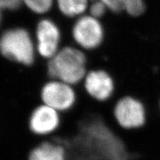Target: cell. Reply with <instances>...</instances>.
<instances>
[{
    "label": "cell",
    "instance_id": "1",
    "mask_svg": "<svg viewBox=\"0 0 160 160\" xmlns=\"http://www.w3.org/2000/svg\"><path fill=\"white\" fill-rule=\"evenodd\" d=\"M73 87L75 104L60 113L54 133L40 138L63 146L66 160H128L122 139L107 123L99 101L87 93L82 82Z\"/></svg>",
    "mask_w": 160,
    "mask_h": 160
},
{
    "label": "cell",
    "instance_id": "2",
    "mask_svg": "<svg viewBox=\"0 0 160 160\" xmlns=\"http://www.w3.org/2000/svg\"><path fill=\"white\" fill-rule=\"evenodd\" d=\"M50 80L57 79L75 86L82 82L88 73V61L79 50L65 48L47 62Z\"/></svg>",
    "mask_w": 160,
    "mask_h": 160
},
{
    "label": "cell",
    "instance_id": "3",
    "mask_svg": "<svg viewBox=\"0 0 160 160\" xmlns=\"http://www.w3.org/2000/svg\"><path fill=\"white\" fill-rule=\"evenodd\" d=\"M1 52L13 62L30 67L34 63V51L28 32L16 29L4 33L1 39Z\"/></svg>",
    "mask_w": 160,
    "mask_h": 160
},
{
    "label": "cell",
    "instance_id": "4",
    "mask_svg": "<svg viewBox=\"0 0 160 160\" xmlns=\"http://www.w3.org/2000/svg\"><path fill=\"white\" fill-rule=\"evenodd\" d=\"M42 103L59 113L68 111L77 99L74 87L57 79H51L43 85L41 91Z\"/></svg>",
    "mask_w": 160,
    "mask_h": 160
},
{
    "label": "cell",
    "instance_id": "5",
    "mask_svg": "<svg viewBox=\"0 0 160 160\" xmlns=\"http://www.w3.org/2000/svg\"><path fill=\"white\" fill-rule=\"evenodd\" d=\"M116 121L124 129L142 127L146 122V109L139 99L126 96L118 100L113 108Z\"/></svg>",
    "mask_w": 160,
    "mask_h": 160
},
{
    "label": "cell",
    "instance_id": "6",
    "mask_svg": "<svg viewBox=\"0 0 160 160\" xmlns=\"http://www.w3.org/2000/svg\"><path fill=\"white\" fill-rule=\"evenodd\" d=\"M60 120L59 111L42 103L32 111L29 119V128L33 134L45 137L57 131Z\"/></svg>",
    "mask_w": 160,
    "mask_h": 160
},
{
    "label": "cell",
    "instance_id": "7",
    "mask_svg": "<svg viewBox=\"0 0 160 160\" xmlns=\"http://www.w3.org/2000/svg\"><path fill=\"white\" fill-rule=\"evenodd\" d=\"M82 82L87 93L97 101H107L114 92L115 85L113 77L105 70L88 71Z\"/></svg>",
    "mask_w": 160,
    "mask_h": 160
},
{
    "label": "cell",
    "instance_id": "8",
    "mask_svg": "<svg viewBox=\"0 0 160 160\" xmlns=\"http://www.w3.org/2000/svg\"><path fill=\"white\" fill-rule=\"evenodd\" d=\"M73 37L76 41L85 48H94L101 42L102 30L96 18L84 17L76 24Z\"/></svg>",
    "mask_w": 160,
    "mask_h": 160
},
{
    "label": "cell",
    "instance_id": "9",
    "mask_svg": "<svg viewBox=\"0 0 160 160\" xmlns=\"http://www.w3.org/2000/svg\"><path fill=\"white\" fill-rule=\"evenodd\" d=\"M38 51L42 57L50 59L57 54L59 33L57 28L49 20L40 22L37 28Z\"/></svg>",
    "mask_w": 160,
    "mask_h": 160
},
{
    "label": "cell",
    "instance_id": "10",
    "mask_svg": "<svg viewBox=\"0 0 160 160\" xmlns=\"http://www.w3.org/2000/svg\"><path fill=\"white\" fill-rule=\"evenodd\" d=\"M36 147L30 152L28 160H66L65 148L36 135Z\"/></svg>",
    "mask_w": 160,
    "mask_h": 160
},
{
    "label": "cell",
    "instance_id": "11",
    "mask_svg": "<svg viewBox=\"0 0 160 160\" xmlns=\"http://www.w3.org/2000/svg\"><path fill=\"white\" fill-rule=\"evenodd\" d=\"M58 5L64 14L73 17L85 11L88 0H58Z\"/></svg>",
    "mask_w": 160,
    "mask_h": 160
},
{
    "label": "cell",
    "instance_id": "12",
    "mask_svg": "<svg viewBox=\"0 0 160 160\" xmlns=\"http://www.w3.org/2000/svg\"><path fill=\"white\" fill-rule=\"evenodd\" d=\"M25 5L36 13H42L51 8L53 0H22Z\"/></svg>",
    "mask_w": 160,
    "mask_h": 160
},
{
    "label": "cell",
    "instance_id": "13",
    "mask_svg": "<svg viewBox=\"0 0 160 160\" xmlns=\"http://www.w3.org/2000/svg\"><path fill=\"white\" fill-rule=\"evenodd\" d=\"M145 5L142 0H129L125 11L132 16H139L143 13Z\"/></svg>",
    "mask_w": 160,
    "mask_h": 160
},
{
    "label": "cell",
    "instance_id": "14",
    "mask_svg": "<svg viewBox=\"0 0 160 160\" xmlns=\"http://www.w3.org/2000/svg\"><path fill=\"white\" fill-rule=\"evenodd\" d=\"M107 8L114 12L125 11L126 5L129 0H101Z\"/></svg>",
    "mask_w": 160,
    "mask_h": 160
},
{
    "label": "cell",
    "instance_id": "15",
    "mask_svg": "<svg viewBox=\"0 0 160 160\" xmlns=\"http://www.w3.org/2000/svg\"><path fill=\"white\" fill-rule=\"evenodd\" d=\"M106 6L100 0V1L96 2L95 3H93L92 5L91 8V16L94 18H98L102 17L104 14L105 11Z\"/></svg>",
    "mask_w": 160,
    "mask_h": 160
},
{
    "label": "cell",
    "instance_id": "16",
    "mask_svg": "<svg viewBox=\"0 0 160 160\" xmlns=\"http://www.w3.org/2000/svg\"><path fill=\"white\" fill-rule=\"evenodd\" d=\"M22 0H0V5L2 8L15 9L20 5Z\"/></svg>",
    "mask_w": 160,
    "mask_h": 160
},
{
    "label": "cell",
    "instance_id": "17",
    "mask_svg": "<svg viewBox=\"0 0 160 160\" xmlns=\"http://www.w3.org/2000/svg\"><path fill=\"white\" fill-rule=\"evenodd\" d=\"M159 108H160V102H159Z\"/></svg>",
    "mask_w": 160,
    "mask_h": 160
}]
</instances>
